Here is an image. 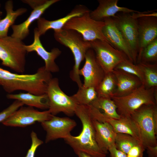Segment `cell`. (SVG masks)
Segmentation results:
<instances>
[{
    "label": "cell",
    "instance_id": "1",
    "mask_svg": "<svg viewBox=\"0 0 157 157\" xmlns=\"http://www.w3.org/2000/svg\"><path fill=\"white\" fill-rule=\"evenodd\" d=\"M52 78L51 73L46 70L44 66L32 74L13 73L0 67V85L8 94L20 90L36 95L46 94Z\"/></svg>",
    "mask_w": 157,
    "mask_h": 157
},
{
    "label": "cell",
    "instance_id": "2",
    "mask_svg": "<svg viewBox=\"0 0 157 157\" xmlns=\"http://www.w3.org/2000/svg\"><path fill=\"white\" fill-rule=\"evenodd\" d=\"M75 114L81 122L82 130L78 135H71L64 139L65 142L76 154L81 152L93 157H106V154L100 149L96 142L93 119L88 106L78 105Z\"/></svg>",
    "mask_w": 157,
    "mask_h": 157
},
{
    "label": "cell",
    "instance_id": "3",
    "mask_svg": "<svg viewBox=\"0 0 157 157\" xmlns=\"http://www.w3.org/2000/svg\"><path fill=\"white\" fill-rule=\"evenodd\" d=\"M54 37L57 41L68 48L72 53L74 64L70 76L78 88L82 87L83 84L79 74L80 65L85 59L87 51L91 48L90 42L85 41L80 34L72 30L62 28L54 31Z\"/></svg>",
    "mask_w": 157,
    "mask_h": 157
},
{
    "label": "cell",
    "instance_id": "4",
    "mask_svg": "<svg viewBox=\"0 0 157 157\" xmlns=\"http://www.w3.org/2000/svg\"><path fill=\"white\" fill-rule=\"evenodd\" d=\"M157 87L149 88L142 84L131 93L124 96L111 98L121 116H131L144 105H157Z\"/></svg>",
    "mask_w": 157,
    "mask_h": 157
},
{
    "label": "cell",
    "instance_id": "5",
    "mask_svg": "<svg viewBox=\"0 0 157 157\" xmlns=\"http://www.w3.org/2000/svg\"><path fill=\"white\" fill-rule=\"evenodd\" d=\"M25 44L22 40L7 36L0 37V60L1 65L19 73L25 72Z\"/></svg>",
    "mask_w": 157,
    "mask_h": 157
},
{
    "label": "cell",
    "instance_id": "6",
    "mask_svg": "<svg viewBox=\"0 0 157 157\" xmlns=\"http://www.w3.org/2000/svg\"><path fill=\"white\" fill-rule=\"evenodd\" d=\"M131 116L137 125L145 149L157 146V105H144Z\"/></svg>",
    "mask_w": 157,
    "mask_h": 157
},
{
    "label": "cell",
    "instance_id": "7",
    "mask_svg": "<svg viewBox=\"0 0 157 157\" xmlns=\"http://www.w3.org/2000/svg\"><path fill=\"white\" fill-rule=\"evenodd\" d=\"M90 12L89 10L81 16L72 18L62 28L77 31L86 41L90 42L99 40L108 43L102 33L104 22L93 19L90 16Z\"/></svg>",
    "mask_w": 157,
    "mask_h": 157
},
{
    "label": "cell",
    "instance_id": "8",
    "mask_svg": "<svg viewBox=\"0 0 157 157\" xmlns=\"http://www.w3.org/2000/svg\"><path fill=\"white\" fill-rule=\"evenodd\" d=\"M46 94L49 99L48 110L55 116L62 112L69 116L75 114L78 105L72 96L66 94L59 87L58 79L52 78L49 82Z\"/></svg>",
    "mask_w": 157,
    "mask_h": 157
},
{
    "label": "cell",
    "instance_id": "9",
    "mask_svg": "<svg viewBox=\"0 0 157 157\" xmlns=\"http://www.w3.org/2000/svg\"><path fill=\"white\" fill-rule=\"evenodd\" d=\"M121 13L112 18L129 47L133 56L134 63L135 64L139 50L137 19L133 18L130 13Z\"/></svg>",
    "mask_w": 157,
    "mask_h": 157
},
{
    "label": "cell",
    "instance_id": "10",
    "mask_svg": "<svg viewBox=\"0 0 157 157\" xmlns=\"http://www.w3.org/2000/svg\"><path fill=\"white\" fill-rule=\"evenodd\" d=\"M90 43L96 58L105 74L112 72L118 65L128 59L123 53L106 41L97 40Z\"/></svg>",
    "mask_w": 157,
    "mask_h": 157
},
{
    "label": "cell",
    "instance_id": "11",
    "mask_svg": "<svg viewBox=\"0 0 157 157\" xmlns=\"http://www.w3.org/2000/svg\"><path fill=\"white\" fill-rule=\"evenodd\" d=\"M22 1L29 6L33 9L24 22L19 24H13L11 27L13 33L11 36L22 40L29 34V28L33 22L37 20L45 10L59 0H24Z\"/></svg>",
    "mask_w": 157,
    "mask_h": 157
},
{
    "label": "cell",
    "instance_id": "12",
    "mask_svg": "<svg viewBox=\"0 0 157 157\" xmlns=\"http://www.w3.org/2000/svg\"><path fill=\"white\" fill-rule=\"evenodd\" d=\"M52 115L48 110L40 111L32 107L22 106L2 123L7 126L24 127L48 120Z\"/></svg>",
    "mask_w": 157,
    "mask_h": 157
},
{
    "label": "cell",
    "instance_id": "13",
    "mask_svg": "<svg viewBox=\"0 0 157 157\" xmlns=\"http://www.w3.org/2000/svg\"><path fill=\"white\" fill-rule=\"evenodd\" d=\"M89 109L93 119L100 122H108L116 133L129 135L142 142L138 127L131 116H121L119 119H115L106 115L91 106H89Z\"/></svg>",
    "mask_w": 157,
    "mask_h": 157
},
{
    "label": "cell",
    "instance_id": "14",
    "mask_svg": "<svg viewBox=\"0 0 157 157\" xmlns=\"http://www.w3.org/2000/svg\"><path fill=\"white\" fill-rule=\"evenodd\" d=\"M41 124L46 132V143L59 138H67L71 135V131L76 126L75 120L68 117L53 115L50 119Z\"/></svg>",
    "mask_w": 157,
    "mask_h": 157
},
{
    "label": "cell",
    "instance_id": "15",
    "mask_svg": "<svg viewBox=\"0 0 157 157\" xmlns=\"http://www.w3.org/2000/svg\"><path fill=\"white\" fill-rule=\"evenodd\" d=\"M83 66L79 71V75L84 78L82 87L96 88L104 78L105 74L98 63L93 49L90 48L87 51Z\"/></svg>",
    "mask_w": 157,
    "mask_h": 157
},
{
    "label": "cell",
    "instance_id": "16",
    "mask_svg": "<svg viewBox=\"0 0 157 157\" xmlns=\"http://www.w3.org/2000/svg\"><path fill=\"white\" fill-rule=\"evenodd\" d=\"M34 37L33 43L29 45L25 46L27 52H36L37 54L44 60L45 69L51 73L58 72L59 68L55 62L56 59L61 53V51L57 48H54L51 51H47L43 46L36 28L34 30Z\"/></svg>",
    "mask_w": 157,
    "mask_h": 157
},
{
    "label": "cell",
    "instance_id": "17",
    "mask_svg": "<svg viewBox=\"0 0 157 157\" xmlns=\"http://www.w3.org/2000/svg\"><path fill=\"white\" fill-rule=\"evenodd\" d=\"M103 21L105 25L102 29V33L108 43L125 54L128 60L134 63L132 54L113 19L106 18Z\"/></svg>",
    "mask_w": 157,
    "mask_h": 157
},
{
    "label": "cell",
    "instance_id": "18",
    "mask_svg": "<svg viewBox=\"0 0 157 157\" xmlns=\"http://www.w3.org/2000/svg\"><path fill=\"white\" fill-rule=\"evenodd\" d=\"M138 27L139 50L137 59L143 49L157 38V18L147 16L137 19Z\"/></svg>",
    "mask_w": 157,
    "mask_h": 157
},
{
    "label": "cell",
    "instance_id": "19",
    "mask_svg": "<svg viewBox=\"0 0 157 157\" xmlns=\"http://www.w3.org/2000/svg\"><path fill=\"white\" fill-rule=\"evenodd\" d=\"M118 0H98L99 5L96 9L90 11V17L94 20L103 21L105 18L115 17L118 12L128 13L140 12L126 7L118 6Z\"/></svg>",
    "mask_w": 157,
    "mask_h": 157
},
{
    "label": "cell",
    "instance_id": "20",
    "mask_svg": "<svg viewBox=\"0 0 157 157\" xmlns=\"http://www.w3.org/2000/svg\"><path fill=\"white\" fill-rule=\"evenodd\" d=\"M89 10L85 7L80 5L77 6L65 17L56 20L49 21L40 17L37 20V30L40 36L49 30L53 29L54 31L61 29L71 19L81 16Z\"/></svg>",
    "mask_w": 157,
    "mask_h": 157
},
{
    "label": "cell",
    "instance_id": "21",
    "mask_svg": "<svg viewBox=\"0 0 157 157\" xmlns=\"http://www.w3.org/2000/svg\"><path fill=\"white\" fill-rule=\"evenodd\" d=\"M93 122L96 142L100 149L107 154L110 148L115 146L116 133L108 122H100L94 119Z\"/></svg>",
    "mask_w": 157,
    "mask_h": 157
},
{
    "label": "cell",
    "instance_id": "22",
    "mask_svg": "<svg viewBox=\"0 0 157 157\" xmlns=\"http://www.w3.org/2000/svg\"><path fill=\"white\" fill-rule=\"evenodd\" d=\"M112 72L117 81V88L113 96L120 97L131 93L143 83L137 77L125 72L114 69Z\"/></svg>",
    "mask_w": 157,
    "mask_h": 157
},
{
    "label": "cell",
    "instance_id": "23",
    "mask_svg": "<svg viewBox=\"0 0 157 157\" xmlns=\"http://www.w3.org/2000/svg\"><path fill=\"white\" fill-rule=\"evenodd\" d=\"M9 99L17 100L21 101L24 105L35 107L42 110L49 109V99L46 94L36 95L27 93L18 94H8L6 96Z\"/></svg>",
    "mask_w": 157,
    "mask_h": 157
},
{
    "label": "cell",
    "instance_id": "24",
    "mask_svg": "<svg viewBox=\"0 0 157 157\" xmlns=\"http://www.w3.org/2000/svg\"><path fill=\"white\" fill-rule=\"evenodd\" d=\"M13 7V1L9 0L6 1L5 6L6 15L4 18L0 20V37L8 36L10 27L14 24L18 17L22 15L27 11V9L24 8H19L14 10Z\"/></svg>",
    "mask_w": 157,
    "mask_h": 157
},
{
    "label": "cell",
    "instance_id": "25",
    "mask_svg": "<svg viewBox=\"0 0 157 157\" xmlns=\"http://www.w3.org/2000/svg\"><path fill=\"white\" fill-rule=\"evenodd\" d=\"M117 88V81L114 74L110 72L105 76L96 88L98 97L110 98L114 96Z\"/></svg>",
    "mask_w": 157,
    "mask_h": 157
},
{
    "label": "cell",
    "instance_id": "26",
    "mask_svg": "<svg viewBox=\"0 0 157 157\" xmlns=\"http://www.w3.org/2000/svg\"><path fill=\"white\" fill-rule=\"evenodd\" d=\"M90 106L110 117L119 119L121 117L117 112L116 106L111 98L98 97Z\"/></svg>",
    "mask_w": 157,
    "mask_h": 157
},
{
    "label": "cell",
    "instance_id": "27",
    "mask_svg": "<svg viewBox=\"0 0 157 157\" xmlns=\"http://www.w3.org/2000/svg\"><path fill=\"white\" fill-rule=\"evenodd\" d=\"M72 96L78 105L85 106L90 105L98 97L94 87L78 88L76 93Z\"/></svg>",
    "mask_w": 157,
    "mask_h": 157
},
{
    "label": "cell",
    "instance_id": "28",
    "mask_svg": "<svg viewBox=\"0 0 157 157\" xmlns=\"http://www.w3.org/2000/svg\"><path fill=\"white\" fill-rule=\"evenodd\" d=\"M142 69L144 79V85L149 88L157 86V63H137Z\"/></svg>",
    "mask_w": 157,
    "mask_h": 157
},
{
    "label": "cell",
    "instance_id": "29",
    "mask_svg": "<svg viewBox=\"0 0 157 157\" xmlns=\"http://www.w3.org/2000/svg\"><path fill=\"white\" fill-rule=\"evenodd\" d=\"M140 142L129 135L120 133L116 134L115 141L116 148L126 154L133 147Z\"/></svg>",
    "mask_w": 157,
    "mask_h": 157
},
{
    "label": "cell",
    "instance_id": "30",
    "mask_svg": "<svg viewBox=\"0 0 157 157\" xmlns=\"http://www.w3.org/2000/svg\"><path fill=\"white\" fill-rule=\"evenodd\" d=\"M157 61V38L147 45L143 50L137 60V64H154Z\"/></svg>",
    "mask_w": 157,
    "mask_h": 157
},
{
    "label": "cell",
    "instance_id": "31",
    "mask_svg": "<svg viewBox=\"0 0 157 157\" xmlns=\"http://www.w3.org/2000/svg\"><path fill=\"white\" fill-rule=\"evenodd\" d=\"M114 69L120 70L134 75L139 78L144 85L143 73L138 64H134L127 59L118 65Z\"/></svg>",
    "mask_w": 157,
    "mask_h": 157
},
{
    "label": "cell",
    "instance_id": "32",
    "mask_svg": "<svg viewBox=\"0 0 157 157\" xmlns=\"http://www.w3.org/2000/svg\"><path fill=\"white\" fill-rule=\"evenodd\" d=\"M24 105L21 101L15 100L10 106L0 112V123H2Z\"/></svg>",
    "mask_w": 157,
    "mask_h": 157
},
{
    "label": "cell",
    "instance_id": "33",
    "mask_svg": "<svg viewBox=\"0 0 157 157\" xmlns=\"http://www.w3.org/2000/svg\"><path fill=\"white\" fill-rule=\"evenodd\" d=\"M31 146L25 157H35V152L37 148L43 143V141L38 138L37 134L33 131L31 133Z\"/></svg>",
    "mask_w": 157,
    "mask_h": 157
},
{
    "label": "cell",
    "instance_id": "34",
    "mask_svg": "<svg viewBox=\"0 0 157 157\" xmlns=\"http://www.w3.org/2000/svg\"><path fill=\"white\" fill-rule=\"evenodd\" d=\"M145 149L140 142L133 147L127 154L126 157H142Z\"/></svg>",
    "mask_w": 157,
    "mask_h": 157
},
{
    "label": "cell",
    "instance_id": "35",
    "mask_svg": "<svg viewBox=\"0 0 157 157\" xmlns=\"http://www.w3.org/2000/svg\"><path fill=\"white\" fill-rule=\"evenodd\" d=\"M108 151L110 157H126L127 154L117 149L115 146L110 148Z\"/></svg>",
    "mask_w": 157,
    "mask_h": 157
},
{
    "label": "cell",
    "instance_id": "36",
    "mask_svg": "<svg viewBox=\"0 0 157 157\" xmlns=\"http://www.w3.org/2000/svg\"><path fill=\"white\" fill-rule=\"evenodd\" d=\"M146 149L148 157H157V146L152 147L148 146Z\"/></svg>",
    "mask_w": 157,
    "mask_h": 157
},
{
    "label": "cell",
    "instance_id": "37",
    "mask_svg": "<svg viewBox=\"0 0 157 157\" xmlns=\"http://www.w3.org/2000/svg\"><path fill=\"white\" fill-rule=\"evenodd\" d=\"M76 154L79 157H93L89 154L83 152H78Z\"/></svg>",
    "mask_w": 157,
    "mask_h": 157
},
{
    "label": "cell",
    "instance_id": "38",
    "mask_svg": "<svg viewBox=\"0 0 157 157\" xmlns=\"http://www.w3.org/2000/svg\"><path fill=\"white\" fill-rule=\"evenodd\" d=\"M1 6V4L0 3V17L2 15V13H3L2 11L0 10Z\"/></svg>",
    "mask_w": 157,
    "mask_h": 157
},
{
    "label": "cell",
    "instance_id": "39",
    "mask_svg": "<svg viewBox=\"0 0 157 157\" xmlns=\"http://www.w3.org/2000/svg\"><path fill=\"white\" fill-rule=\"evenodd\" d=\"M1 19V17L0 16V20Z\"/></svg>",
    "mask_w": 157,
    "mask_h": 157
}]
</instances>
